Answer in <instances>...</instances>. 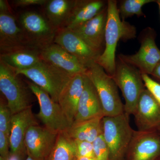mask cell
Segmentation results:
<instances>
[{
	"label": "cell",
	"mask_w": 160,
	"mask_h": 160,
	"mask_svg": "<svg viewBox=\"0 0 160 160\" xmlns=\"http://www.w3.org/2000/svg\"><path fill=\"white\" fill-rule=\"evenodd\" d=\"M107 11L105 49L98 58L96 63L112 77L115 72L116 51L118 42L121 40L126 41L134 38L136 30L134 26L121 19L118 10L117 1H107Z\"/></svg>",
	"instance_id": "cell-1"
},
{
	"label": "cell",
	"mask_w": 160,
	"mask_h": 160,
	"mask_svg": "<svg viewBox=\"0 0 160 160\" xmlns=\"http://www.w3.org/2000/svg\"><path fill=\"white\" fill-rule=\"evenodd\" d=\"M104 139L109 151V160H123L126 156L134 133L129 123V116L125 112L103 118Z\"/></svg>",
	"instance_id": "cell-2"
},
{
	"label": "cell",
	"mask_w": 160,
	"mask_h": 160,
	"mask_svg": "<svg viewBox=\"0 0 160 160\" xmlns=\"http://www.w3.org/2000/svg\"><path fill=\"white\" fill-rule=\"evenodd\" d=\"M86 74L96 90L104 117H114L125 112L117 85L102 67L95 63L87 69Z\"/></svg>",
	"instance_id": "cell-3"
},
{
	"label": "cell",
	"mask_w": 160,
	"mask_h": 160,
	"mask_svg": "<svg viewBox=\"0 0 160 160\" xmlns=\"http://www.w3.org/2000/svg\"><path fill=\"white\" fill-rule=\"evenodd\" d=\"M14 70L18 75L24 76L46 92L57 102L62 91L73 77L42 60L30 69Z\"/></svg>",
	"instance_id": "cell-4"
},
{
	"label": "cell",
	"mask_w": 160,
	"mask_h": 160,
	"mask_svg": "<svg viewBox=\"0 0 160 160\" xmlns=\"http://www.w3.org/2000/svg\"><path fill=\"white\" fill-rule=\"evenodd\" d=\"M125 99V112L134 114L140 95L146 89L139 70L118 58L112 77Z\"/></svg>",
	"instance_id": "cell-5"
},
{
	"label": "cell",
	"mask_w": 160,
	"mask_h": 160,
	"mask_svg": "<svg viewBox=\"0 0 160 160\" xmlns=\"http://www.w3.org/2000/svg\"><path fill=\"white\" fill-rule=\"evenodd\" d=\"M19 22L27 41L34 49L41 51L53 43L57 31L42 14L26 12L21 15Z\"/></svg>",
	"instance_id": "cell-6"
},
{
	"label": "cell",
	"mask_w": 160,
	"mask_h": 160,
	"mask_svg": "<svg viewBox=\"0 0 160 160\" xmlns=\"http://www.w3.org/2000/svg\"><path fill=\"white\" fill-rule=\"evenodd\" d=\"M28 86L37 98L40 109L37 117L45 127L58 133L68 131L72 125L59 103L53 101L46 92L32 82H28Z\"/></svg>",
	"instance_id": "cell-7"
},
{
	"label": "cell",
	"mask_w": 160,
	"mask_h": 160,
	"mask_svg": "<svg viewBox=\"0 0 160 160\" xmlns=\"http://www.w3.org/2000/svg\"><path fill=\"white\" fill-rule=\"evenodd\" d=\"M14 69L0 60V90L12 114L30 107L28 91Z\"/></svg>",
	"instance_id": "cell-8"
},
{
	"label": "cell",
	"mask_w": 160,
	"mask_h": 160,
	"mask_svg": "<svg viewBox=\"0 0 160 160\" xmlns=\"http://www.w3.org/2000/svg\"><path fill=\"white\" fill-rule=\"evenodd\" d=\"M156 32L151 28L144 31L138 51L132 55L120 54L118 58L137 68L142 74L151 75L160 61V49L156 43Z\"/></svg>",
	"instance_id": "cell-9"
},
{
	"label": "cell",
	"mask_w": 160,
	"mask_h": 160,
	"mask_svg": "<svg viewBox=\"0 0 160 160\" xmlns=\"http://www.w3.org/2000/svg\"><path fill=\"white\" fill-rule=\"evenodd\" d=\"M25 49H37L30 45L12 13H0L1 54Z\"/></svg>",
	"instance_id": "cell-10"
},
{
	"label": "cell",
	"mask_w": 160,
	"mask_h": 160,
	"mask_svg": "<svg viewBox=\"0 0 160 160\" xmlns=\"http://www.w3.org/2000/svg\"><path fill=\"white\" fill-rule=\"evenodd\" d=\"M126 157L127 160H158L160 157V134L158 130H135Z\"/></svg>",
	"instance_id": "cell-11"
},
{
	"label": "cell",
	"mask_w": 160,
	"mask_h": 160,
	"mask_svg": "<svg viewBox=\"0 0 160 160\" xmlns=\"http://www.w3.org/2000/svg\"><path fill=\"white\" fill-rule=\"evenodd\" d=\"M53 43L61 46L76 58L86 69L96 63L100 56L80 37L70 29H64L58 31Z\"/></svg>",
	"instance_id": "cell-12"
},
{
	"label": "cell",
	"mask_w": 160,
	"mask_h": 160,
	"mask_svg": "<svg viewBox=\"0 0 160 160\" xmlns=\"http://www.w3.org/2000/svg\"><path fill=\"white\" fill-rule=\"evenodd\" d=\"M58 133L38 125L29 127L25 137L27 154L31 157L46 159L54 147Z\"/></svg>",
	"instance_id": "cell-13"
},
{
	"label": "cell",
	"mask_w": 160,
	"mask_h": 160,
	"mask_svg": "<svg viewBox=\"0 0 160 160\" xmlns=\"http://www.w3.org/2000/svg\"><path fill=\"white\" fill-rule=\"evenodd\" d=\"M133 115L138 131H157L160 127V104L146 88L140 95Z\"/></svg>",
	"instance_id": "cell-14"
},
{
	"label": "cell",
	"mask_w": 160,
	"mask_h": 160,
	"mask_svg": "<svg viewBox=\"0 0 160 160\" xmlns=\"http://www.w3.org/2000/svg\"><path fill=\"white\" fill-rule=\"evenodd\" d=\"M107 16V7L90 21L74 29H70L100 56L105 49Z\"/></svg>",
	"instance_id": "cell-15"
},
{
	"label": "cell",
	"mask_w": 160,
	"mask_h": 160,
	"mask_svg": "<svg viewBox=\"0 0 160 160\" xmlns=\"http://www.w3.org/2000/svg\"><path fill=\"white\" fill-rule=\"evenodd\" d=\"M37 125L31 106L12 115L9 135L11 154L23 157L27 153L25 145L26 132L29 127Z\"/></svg>",
	"instance_id": "cell-16"
},
{
	"label": "cell",
	"mask_w": 160,
	"mask_h": 160,
	"mask_svg": "<svg viewBox=\"0 0 160 160\" xmlns=\"http://www.w3.org/2000/svg\"><path fill=\"white\" fill-rule=\"evenodd\" d=\"M41 58L72 76L86 74L87 69L62 47L52 43L40 51Z\"/></svg>",
	"instance_id": "cell-17"
},
{
	"label": "cell",
	"mask_w": 160,
	"mask_h": 160,
	"mask_svg": "<svg viewBox=\"0 0 160 160\" xmlns=\"http://www.w3.org/2000/svg\"><path fill=\"white\" fill-rule=\"evenodd\" d=\"M98 117H104L102 107L93 84L85 74L84 89L74 123L79 122Z\"/></svg>",
	"instance_id": "cell-18"
},
{
	"label": "cell",
	"mask_w": 160,
	"mask_h": 160,
	"mask_svg": "<svg viewBox=\"0 0 160 160\" xmlns=\"http://www.w3.org/2000/svg\"><path fill=\"white\" fill-rule=\"evenodd\" d=\"M86 74H78L72 78L59 98L58 103L72 125L74 122L78 105L84 89Z\"/></svg>",
	"instance_id": "cell-19"
},
{
	"label": "cell",
	"mask_w": 160,
	"mask_h": 160,
	"mask_svg": "<svg viewBox=\"0 0 160 160\" xmlns=\"http://www.w3.org/2000/svg\"><path fill=\"white\" fill-rule=\"evenodd\" d=\"M107 7V1L75 0L74 7L64 29H72L87 22Z\"/></svg>",
	"instance_id": "cell-20"
},
{
	"label": "cell",
	"mask_w": 160,
	"mask_h": 160,
	"mask_svg": "<svg viewBox=\"0 0 160 160\" xmlns=\"http://www.w3.org/2000/svg\"><path fill=\"white\" fill-rule=\"evenodd\" d=\"M75 0H48L46 18L57 31L64 29L74 7Z\"/></svg>",
	"instance_id": "cell-21"
},
{
	"label": "cell",
	"mask_w": 160,
	"mask_h": 160,
	"mask_svg": "<svg viewBox=\"0 0 160 160\" xmlns=\"http://www.w3.org/2000/svg\"><path fill=\"white\" fill-rule=\"evenodd\" d=\"M98 117L79 122L74 123L66 132L74 140L93 143L103 133V118Z\"/></svg>",
	"instance_id": "cell-22"
},
{
	"label": "cell",
	"mask_w": 160,
	"mask_h": 160,
	"mask_svg": "<svg viewBox=\"0 0 160 160\" xmlns=\"http://www.w3.org/2000/svg\"><path fill=\"white\" fill-rule=\"evenodd\" d=\"M40 51L37 49H22L1 54L0 60L15 70L29 69L42 61Z\"/></svg>",
	"instance_id": "cell-23"
},
{
	"label": "cell",
	"mask_w": 160,
	"mask_h": 160,
	"mask_svg": "<svg viewBox=\"0 0 160 160\" xmlns=\"http://www.w3.org/2000/svg\"><path fill=\"white\" fill-rule=\"evenodd\" d=\"M76 158L74 140L66 132H60L54 147L46 160H73Z\"/></svg>",
	"instance_id": "cell-24"
},
{
	"label": "cell",
	"mask_w": 160,
	"mask_h": 160,
	"mask_svg": "<svg viewBox=\"0 0 160 160\" xmlns=\"http://www.w3.org/2000/svg\"><path fill=\"white\" fill-rule=\"evenodd\" d=\"M156 1V0H155ZM155 0H122L119 2L118 8L120 17L123 21L127 18L136 15H145L142 11L143 6L149 3L155 2Z\"/></svg>",
	"instance_id": "cell-25"
},
{
	"label": "cell",
	"mask_w": 160,
	"mask_h": 160,
	"mask_svg": "<svg viewBox=\"0 0 160 160\" xmlns=\"http://www.w3.org/2000/svg\"><path fill=\"white\" fill-rule=\"evenodd\" d=\"M13 114L7 105L1 102L0 104V131L9 136L11 131Z\"/></svg>",
	"instance_id": "cell-26"
},
{
	"label": "cell",
	"mask_w": 160,
	"mask_h": 160,
	"mask_svg": "<svg viewBox=\"0 0 160 160\" xmlns=\"http://www.w3.org/2000/svg\"><path fill=\"white\" fill-rule=\"evenodd\" d=\"M94 158L96 160H109V151L102 134L93 142Z\"/></svg>",
	"instance_id": "cell-27"
},
{
	"label": "cell",
	"mask_w": 160,
	"mask_h": 160,
	"mask_svg": "<svg viewBox=\"0 0 160 160\" xmlns=\"http://www.w3.org/2000/svg\"><path fill=\"white\" fill-rule=\"evenodd\" d=\"M76 158H94L93 143L87 141L74 140Z\"/></svg>",
	"instance_id": "cell-28"
},
{
	"label": "cell",
	"mask_w": 160,
	"mask_h": 160,
	"mask_svg": "<svg viewBox=\"0 0 160 160\" xmlns=\"http://www.w3.org/2000/svg\"><path fill=\"white\" fill-rule=\"evenodd\" d=\"M145 87L160 104V83L152 79L149 75L142 74Z\"/></svg>",
	"instance_id": "cell-29"
},
{
	"label": "cell",
	"mask_w": 160,
	"mask_h": 160,
	"mask_svg": "<svg viewBox=\"0 0 160 160\" xmlns=\"http://www.w3.org/2000/svg\"><path fill=\"white\" fill-rule=\"evenodd\" d=\"M9 136L0 131V160H6L10 154Z\"/></svg>",
	"instance_id": "cell-30"
},
{
	"label": "cell",
	"mask_w": 160,
	"mask_h": 160,
	"mask_svg": "<svg viewBox=\"0 0 160 160\" xmlns=\"http://www.w3.org/2000/svg\"><path fill=\"white\" fill-rule=\"evenodd\" d=\"M48 0H15L13 1L17 7H24L31 6H45Z\"/></svg>",
	"instance_id": "cell-31"
},
{
	"label": "cell",
	"mask_w": 160,
	"mask_h": 160,
	"mask_svg": "<svg viewBox=\"0 0 160 160\" xmlns=\"http://www.w3.org/2000/svg\"><path fill=\"white\" fill-rule=\"evenodd\" d=\"M0 13H12L10 6L7 1L0 0Z\"/></svg>",
	"instance_id": "cell-32"
},
{
	"label": "cell",
	"mask_w": 160,
	"mask_h": 160,
	"mask_svg": "<svg viewBox=\"0 0 160 160\" xmlns=\"http://www.w3.org/2000/svg\"><path fill=\"white\" fill-rule=\"evenodd\" d=\"M151 75L160 82V61L155 67Z\"/></svg>",
	"instance_id": "cell-33"
},
{
	"label": "cell",
	"mask_w": 160,
	"mask_h": 160,
	"mask_svg": "<svg viewBox=\"0 0 160 160\" xmlns=\"http://www.w3.org/2000/svg\"><path fill=\"white\" fill-rule=\"evenodd\" d=\"M76 160H96L94 158L81 157L76 158Z\"/></svg>",
	"instance_id": "cell-34"
},
{
	"label": "cell",
	"mask_w": 160,
	"mask_h": 160,
	"mask_svg": "<svg viewBox=\"0 0 160 160\" xmlns=\"http://www.w3.org/2000/svg\"><path fill=\"white\" fill-rule=\"evenodd\" d=\"M46 159H43L35 158H32L31 157L28 156V157H27V158H26V159L25 160H46Z\"/></svg>",
	"instance_id": "cell-35"
},
{
	"label": "cell",
	"mask_w": 160,
	"mask_h": 160,
	"mask_svg": "<svg viewBox=\"0 0 160 160\" xmlns=\"http://www.w3.org/2000/svg\"><path fill=\"white\" fill-rule=\"evenodd\" d=\"M155 2L157 3L158 6L160 13V0H157V1H155Z\"/></svg>",
	"instance_id": "cell-36"
},
{
	"label": "cell",
	"mask_w": 160,
	"mask_h": 160,
	"mask_svg": "<svg viewBox=\"0 0 160 160\" xmlns=\"http://www.w3.org/2000/svg\"><path fill=\"white\" fill-rule=\"evenodd\" d=\"M158 132L160 134V127L158 129Z\"/></svg>",
	"instance_id": "cell-37"
},
{
	"label": "cell",
	"mask_w": 160,
	"mask_h": 160,
	"mask_svg": "<svg viewBox=\"0 0 160 160\" xmlns=\"http://www.w3.org/2000/svg\"><path fill=\"white\" fill-rule=\"evenodd\" d=\"M76 160V158H75V159H74V160Z\"/></svg>",
	"instance_id": "cell-38"
},
{
	"label": "cell",
	"mask_w": 160,
	"mask_h": 160,
	"mask_svg": "<svg viewBox=\"0 0 160 160\" xmlns=\"http://www.w3.org/2000/svg\"></svg>",
	"instance_id": "cell-39"
}]
</instances>
